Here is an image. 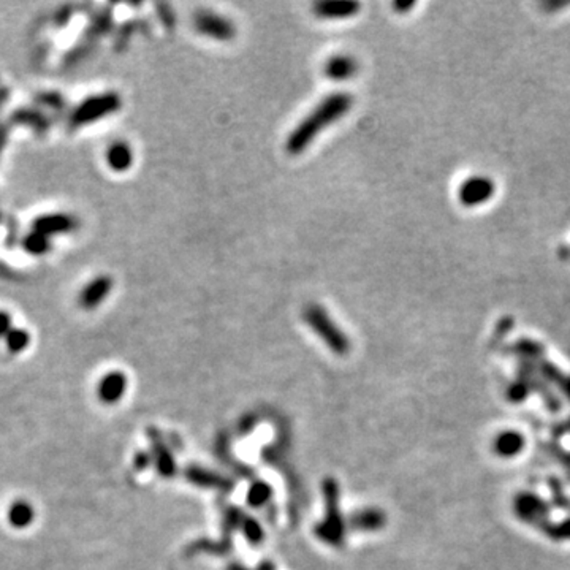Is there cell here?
Segmentation results:
<instances>
[{
	"label": "cell",
	"instance_id": "6da1fadb",
	"mask_svg": "<svg viewBox=\"0 0 570 570\" xmlns=\"http://www.w3.org/2000/svg\"><path fill=\"white\" fill-rule=\"evenodd\" d=\"M352 105H354V97L347 92H336L323 98L287 137V152L292 156L303 154L325 128L349 113Z\"/></svg>",
	"mask_w": 570,
	"mask_h": 570
},
{
	"label": "cell",
	"instance_id": "7a4b0ae2",
	"mask_svg": "<svg viewBox=\"0 0 570 570\" xmlns=\"http://www.w3.org/2000/svg\"><path fill=\"white\" fill-rule=\"evenodd\" d=\"M303 319L310 330L319 336L328 349L336 355H345L350 350V340L340 328L334 323L331 315L320 304L310 303L303 310Z\"/></svg>",
	"mask_w": 570,
	"mask_h": 570
},
{
	"label": "cell",
	"instance_id": "3957f363",
	"mask_svg": "<svg viewBox=\"0 0 570 570\" xmlns=\"http://www.w3.org/2000/svg\"><path fill=\"white\" fill-rule=\"evenodd\" d=\"M193 26L204 37L217 40V42H230L237 35V27L232 20L208 10L198 11L193 17Z\"/></svg>",
	"mask_w": 570,
	"mask_h": 570
},
{
	"label": "cell",
	"instance_id": "277c9868",
	"mask_svg": "<svg viewBox=\"0 0 570 570\" xmlns=\"http://www.w3.org/2000/svg\"><path fill=\"white\" fill-rule=\"evenodd\" d=\"M361 3L355 0H322L314 5V13L320 20H349L360 13Z\"/></svg>",
	"mask_w": 570,
	"mask_h": 570
},
{
	"label": "cell",
	"instance_id": "5b68a950",
	"mask_svg": "<svg viewBox=\"0 0 570 570\" xmlns=\"http://www.w3.org/2000/svg\"><path fill=\"white\" fill-rule=\"evenodd\" d=\"M121 98L117 93H105L102 97L87 100V102L80 108L78 113H75V119L80 122L93 121L98 116H105L113 111L119 110Z\"/></svg>",
	"mask_w": 570,
	"mask_h": 570
},
{
	"label": "cell",
	"instance_id": "8992f818",
	"mask_svg": "<svg viewBox=\"0 0 570 570\" xmlns=\"http://www.w3.org/2000/svg\"><path fill=\"white\" fill-rule=\"evenodd\" d=\"M127 377L121 371L105 374L97 385V398L103 404H116L121 401L127 390Z\"/></svg>",
	"mask_w": 570,
	"mask_h": 570
},
{
	"label": "cell",
	"instance_id": "52a82bcc",
	"mask_svg": "<svg viewBox=\"0 0 570 570\" xmlns=\"http://www.w3.org/2000/svg\"><path fill=\"white\" fill-rule=\"evenodd\" d=\"M515 513L521 521L526 523H537L543 521L546 515V505L537 496L529 495V493H523L515 499Z\"/></svg>",
	"mask_w": 570,
	"mask_h": 570
},
{
	"label": "cell",
	"instance_id": "ba28073f",
	"mask_svg": "<svg viewBox=\"0 0 570 570\" xmlns=\"http://www.w3.org/2000/svg\"><path fill=\"white\" fill-rule=\"evenodd\" d=\"M323 72L333 81H347L358 73V62L352 56L338 54L328 59Z\"/></svg>",
	"mask_w": 570,
	"mask_h": 570
},
{
	"label": "cell",
	"instance_id": "9c48e42d",
	"mask_svg": "<svg viewBox=\"0 0 570 570\" xmlns=\"http://www.w3.org/2000/svg\"><path fill=\"white\" fill-rule=\"evenodd\" d=\"M149 439H151V447H152V460L156 461L157 471L163 477H172L176 471L174 460L172 458V453L167 449V445L162 442L160 436H158L156 430H149Z\"/></svg>",
	"mask_w": 570,
	"mask_h": 570
},
{
	"label": "cell",
	"instance_id": "30bf717a",
	"mask_svg": "<svg viewBox=\"0 0 570 570\" xmlns=\"http://www.w3.org/2000/svg\"><path fill=\"white\" fill-rule=\"evenodd\" d=\"M113 287V280L110 278H97L96 280L89 284L84 289V292L81 293V306L86 309H93L97 308L100 303L103 301L105 298Z\"/></svg>",
	"mask_w": 570,
	"mask_h": 570
},
{
	"label": "cell",
	"instance_id": "8fae6325",
	"mask_svg": "<svg viewBox=\"0 0 570 570\" xmlns=\"http://www.w3.org/2000/svg\"><path fill=\"white\" fill-rule=\"evenodd\" d=\"M525 449V437L516 431H505L495 440V451L502 458H513Z\"/></svg>",
	"mask_w": 570,
	"mask_h": 570
},
{
	"label": "cell",
	"instance_id": "7c38bea8",
	"mask_svg": "<svg viewBox=\"0 0 570 570\" xmlns=\"http://www.w3.org/2000/svg\"><path fill=\"white\" fill-rule=\"evenodd\" d=\"M7 518L13 527L24 529L32 525V521L35 518V510L31 502L24 501V499H17V501L10 505Z\"/></svg>",
	"mask_w": 570,
	"mask_h": 570
},
{
	"label": "cell",
	"instance_id": "4fadbf2b",
	"mask_svg": "<svg viewBox=\"0 0 570 570\" xmlns=\"http://www.w3.org/2000/svg\"><path fill=\"white\" fill-rule=\"evenodd\" d=\"M108 163L114 172H126L130 168L133 162V152L132 148L127 143H116L108 149Z\"/></svg>",
	"mask_w": 570,
	"mask_h": 570
},
{
	"label": "cell",
	"instance_id": "5bb4252c",
	"mask_svg": "<svg viewBox=\"0 0 570 570\" xmlns=\"http://www.w3.org/2000/svg\"><path fill=\"white\" fill-rule=\"evenodd\" d=\"M35 232L38 233H59V232H67L73 227V219L66 216H52V217H43V219L37 220L35 223Z\"/></svg>",
	"mask_w": 570,
	"mask_h": 570
},
{
	"label": "cell",
	"instance_id": "9a60e30c",
	"mask_svg": "<svg viewBox=\"0 0 570 570\" xmlns=\"http://www.w3.org/2000/svg\"><path fill=\"white\" fill-rule=\"evenodd\" d=\"M486 195V186L483 181L474 179L467 181L461 189V200L464 204H475L481 202Z\"/></svg>",
	"mask_w": 570,
	"mask_h": 570
},
{
	"label": "cell",
	"instance_id": "2e32d148",
	"mask_svg": "<svg viewBox=\"0 0 570 570\" xmlns=\"http://www.w3.org/2000/svg\"><path fill=\"white\" fill-rule=\"evenodd\" d=\"M7 347L13 354H20V352L26 350L31 343V334L22 328H11L7 336Z\"/></svg>",
	"mask_w": 570,
	"mask_h": 570
},
{
	"label": "cell",
	"instance_id": "e0dca14e",
	"mask_svg": "<svg viewBox=\"0 0 570 570\" xmlns=\"http://www.w3.org/2000/svg\"><path fill=\"white\" fill-rule=\"evenodd\" d=\"M382 515L379 512H375V510H366V512H363L360 515V518L357 520V525L358 527L361 529H375L382 526Z\"/></svg>",
	"mask_w": 570,
	"mask_h": 570
},
{
	"label": "cell",
	"instance_id": "ac0fdd59",
	"mask_svg": "<svg viewBox=\"0 0 570 570\" xmlns=\"http://www.w3.org/2000/svg\"><path fill=\"white\" fill-rule=\"evenodd\" d=\"M26 248L32 252V254H42L48 249V243H46L45 234L35 232L32 237H29L26 241Z\"/></svg>",
	"mask_w": 570,
	"mask_h": 570
},
{
	"label": "cell",
	"instance_id": "d6986e66",
	"mask_svg": "<svg viewBox=\"0 0 570 570\" xmlns=\"http://www.w3.org/2000/svg\"><path fill=\"white\" fill-rule=\"evenodd\" d=\"M269 499V490L268 486L264 485H255L254 488L250 490V495H249V501L252 504H263L264 501H268Z\"/></svg>",
	"mask_w": 570,
	"mask_h": 570
},
{
	"label": "cell",
	"instance_id": "ffe728a7",
	"mask_svg": "<svg viewBox=\"0 0 570 570\" xmlns=\"http://www.w3.org/2000/svg\"><path fill=\"white\" fill-rule=\"evenodd\" d=\"M551 537L553 539H560V540H569L570 539V520L562 523L560 526H555L553 529V534H551Z\"/></svg>",
	"mask_w": 570,
	"mask_h": 570
},
{
	"label": "cell",
	"instance_id": "44dd1931",
	"mask_svg": "<svg viewBox=\"0 0 570 570\" xmlns=\"http://www.w3.org/2000/svg\"><path fill=\"white\" fill-rule=\"evenodd\" d=\"M151 463H152V456L144 453V451H140V453H137V456H135V467H137V471H144V469L148 467Z\"/></svg>",
	"mask_w": 570,
	"mask_h": 570
},
{
	"label": "cell",
	"instance_id": "7402d4cb",
	"mask_svg": "<svg viewBox=\"0 0 570 570\" xmlns=\"http://www.w3.org/2000/svg\"><path fill=\"white\" fill-rule=\"evenodd\" d=\"M11 330V319L7 313L0 310V336H7Z\"/></svg>",
	"mask_w": 570,
	"mask_h": 570
},
{
	"label": "cell",
	"instance_id": "603a6c76",
	"mask_svg": "<svg viewBox=\"0 0 570 570\" xmlns=\"http://www.w3.org/2000/svg\"><path fill=\"white\" fill-rule=\"evenodd\" d=\"M412 7H414V2H396L395 3V8L399 11V13H404V11H407Z\"/></svg>",
	"mask_w": 570,
	"mask_h": 570
},
{
	"label": "cell",
	"instance_id": "cb8c5ba5",
	"mask_svg": "<svg viewBox=\"0 0 570 570\" xmlns=\"http://www.w3.org/2000/svg\"><path fill=\"white\" fill-rule=\"evenodd\" d=\"M5 138H7V133H5V128H0V151H2L5 144Z\"/></svg>",
	"mask_w": 570,
	"mask_h": 570
},
{
	"label": "cell",
	"instance_id": "d4e9b609",
	"mask_svg": "<svg viewBox=\"0 0 570 570\" xmlns=\"http://www.w3.org/2000/svg\"><path fill=\"white\" fill-rule=\"evenodd\" d=\"M567 395H569V398H570V384H569V387H567Z\"/></svg>",
	"mask_w": 570,
	"mask_h": 570
}]
</instances>
